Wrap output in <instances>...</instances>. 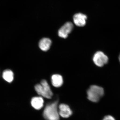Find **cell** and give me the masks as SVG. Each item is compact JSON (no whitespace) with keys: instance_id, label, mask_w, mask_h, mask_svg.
<instances>
[{"instance_id":"cell-1","label":"cell","mask_w":120,"mask_h":120,"mask_svg":"<svg viewBox=\"0 0 120 120\" xmlns=\"http://www.w3.org/2000/svg\"><path fill=\"white\" fill-rule=\"evenodd\" d=\"M58 103V101H56L46 105L43 112V116L46 120H60Z\"/></svg>"},{"instance_id":"cell-2","label":"cell","mask_w":120,"mask_h":120,"mask_svg":"<svg viewBox=\"0 0 120 120\" xmlns=\"http://www.w3.org/2000/svg\"><path fill=\"white\" fill-rule=\"evenodd\" d=\"M87 98L92 102H98L104 94V90L102 87L96 85L90 87L87 92Z\"/></svg>"},{"instance_id":"cell-3","label":"cell","mask_w":120,"mask_h":120,"mask_svg":"<svg viewBox=\"0 0 120 120\" xmlns=\"http://www.w3.org/2000/svg\"><path fill=\"white\" fill-rule=\"evenodd\" d=\"M35 89L38 94L47 99H51L53 94L50 87L45 80H42L41 84H37L35 86Z\"/></svg>"},{"instance_id":"cell-4","label":"cell","mask_w":120,"mask_h":120,"mask_svg":"<svg viewBox=\"0 0 120 120\" xmlns=\"http://www.w3.org/2000/svg\"><path fill=\"white\" fill-rule=\"evenodd\" d=\"M95 64L98 67H102L109 61V58L103 52L98 51L95 53L93 58Z\"/></svg>"},{"instance_id":"cell-5","label":"cell","mask_w":120,"mask_h":120,"mask_svg":"<svg viewBox=\"0 0 120 120\" xmlns=\"http://www.w3.org/2000/svg\"><path fill=\"white\" fill-rule=\"evenodd\" d=\"M73 27V25L71 22H68L66 23L58 30V36L63 38H67L69 34L71 32Z\"/></svg>"},{"instance_id":"cell-6","label":"cell","mask_w":120,"mask_h":120,"mask_svg":"<svg viewBox=\"0 0 120 120\" xmlns=\"http://www.w3.org/2000/svg\"><path fill=\"white\" fill-rule=\"evenodd\" d=\"M59 115L63 118H68L72 115V112L69 106L65 104H61L58 107Z\"/></svg>"},{"instance_id":"cell-7","label":"cell","mask_w":120,"mask_h":120,"mask_svg":"<svg viewBox=\"0 0 120 120\" xmlns=\"http://www.w3.org/2000/svg\"><path fill=\"white\" fill-rule=\"evenodd\" d=\"M87 19L86 15L82 13H76L73 16V22L76 26L82 27L86 25Z\"/></svg>"},{"instance_id":"cell-8","label":"cell","mask_w":120,"mask_h":120,"mask_svg":"<svg viewBox=\"0 0 120 120\" xmlns=\"http://www.w3.org/2000/svg\"><path fill=\"white\" fill-rule=\"evenodd\" d=\"M31 104L32 107L35 109H41L43 107L44 100L41 97H34L31 101Z\"/></svg>"},{"instance_id":"cell-9","label":"cell","mask_w":120,"mask_h":120,"mask_svg":"<svg viewBox=\"0 0 120 120\" xmlns=\"http://www.w3.org/2000/svg\"><path fill=\"white\" fill-rule=\"evenodd\" d=\"M52 43V41L50 39L44 38L40 40L39 46L42 50L46 52L49 49Z\"/></svg>"},{"instance_id":"cell-10","label":"cell","mask_w":120,"mask_h":120,"mask_svg":"<svg viewBox=\"0 0 120 120\" xmlns=\"http://www.w3.org/2000/svg\"><path fill=\"white\" fill-rule=\"evenodd\" d=\"M52 85L56 87H59L61 86L63 83V79L61 75L55 74L52 75Z\"/></svg>"},{"instance_id":"cell-11","label":"cell","mask_w":120,"mask_h":120,"mask_svg":"<svg viewBox=\"0 0 120 120\" xmlns=\"http://www.w3.org/2000/svg\"><path fill=\"white\" fill-rule=\"evenodd\" d=\"M2 77L5 81L11 83L14 79V74L11 70L7 69L5 70L3 72Z\"/></svg>"},{"instance_id":"cell-12","label":"cell","mask_w":120,"mask_h":120,"mask_svg":"<svg viewBox=\"0 0 120 120\" xmlns=\"http://www.w3.org/2000/svg\"><path fill=\"white\" fill-rule=\"evenodd\" d=\"M102 120H116L115 118H114L112 116L108 115V116H106L103 118Z\"/></svg>"},{"instance_id":"cell-13","label":"cell","mask_w":120,"mask_h":120,"mask_svg":"<svg viewBox=\"0 0 120 120\" xmlns=\"http://www.w3.org/2000/svg\"><path fill=\"white\" fill-rule=\"evenodd\" d=\"M119 61H120V56H119Z\"/></svg>"}]
</instances>
